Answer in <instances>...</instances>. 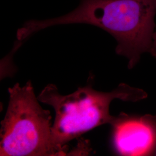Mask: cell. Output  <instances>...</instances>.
I'll list each match as a JSON object with an SVG mask.
<instances>
[{
    "label": "cell",
    "mask_w": 156,
    "mask_h": 156,
    "mask_svg": "<svg viewBox=\"0 0 156 156\" xmlns=\"http://www.w3.org/2000/svg\"><path fill=\"white\" fill-rule=\"evenodd\" d=\"M150 53L154 57L156 58V30L154 33V35H153V44H152V46H151Z\"/></svg>",
    "instance_id": "cell-5"
},
{
    "label": "cell",
    "mask_w": 156,
    "mask_h": 156,
    "mask_svg": "<svg viewBox=\"0 0 156 156\" xmlns=\"http://www.w3.org/2000/svg\"><path fill=\"white\" fill-rule=\"evenodd\" d=\"M9 101L1 122L0 156H64L55 145L51 116L39 104L31 80L8 89Z\"/></svg>",
    "instance_id": "cell-3"
},
{
    "label": "cell",
    "mask_w": 156,
    "mask_h": 156,
    "mask_svg": "<svg viewBox=\"0 0 156 156\" xmlns=\"http://www.w3.org/2000/svg\"><path fill=\"white\" fill-rule=\"evenodd\" d=\"M143 90L120 84L110 92L94 90L91 82L75 92L62 95L56 86L49 84L39 93V102L52 106L55 119L52 124V137L56 147L67 155V144L82 134L104 124H110L115 117L110 114L112 101L137 102L145 99Z\"/></svg>",
    "instance_id": "cell-2"
},
{
    "label": "cell",
    "mask_w": 156,
    "mask_h": 156,
    "mask_svg": "<svg viewBox=\"0 0 156 156\" xmlns=\"http://www.w3.org/2000/svg\"><path fill=\"white\" fill-rule=\"evenodd\" d=\"M155 155H156V153H155Z\"/></svg>",
    "instance_id": "cell-6"
},
{
    "label": "cell",
    "mask_w": 156,
    "mask_h": 156,
    "mask_svg": "<svg viewBox=\"0 0 156 156\" xmlns=\"http://www.w3.org/2000/svg\"><path fill=\"white\" fill-rule=\"evenodd\" d=\"M112 127V145L122 156L155 155L156 116L128 115L115 117Z\"/></svg>",
    "instance_id": "cell-4"
},
{
    "label": "cell",
    "mask_w": 156,
    "mask_h": 156,
    "mask_svg": "<svg viewBox=\"0 0 156 156\" xmlns=\"http://www.w3.org/2000/svg\"><path fill=\"white\" fill-rule=\"evenodd\" d=\"M156 0H80L73 11L42 20H30L18 29L26 41L45 28L57 25L86 24L101 28L116 39L117 55L127 58L133 68L141 56L151 52L156 30Z\"/></svg>",
    "instance_id": "cell-1"
}]
</instances>
